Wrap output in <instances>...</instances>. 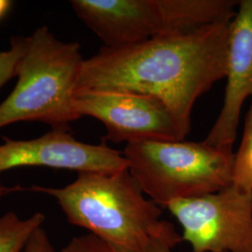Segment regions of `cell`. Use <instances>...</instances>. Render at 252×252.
Returning <instances> with one entry per match:
<instances>
[{"label":"cell","mask_w":252,"mask_h":252,"mask_svg":"<svg viewBox=\"0 0 252 252\" xmlns=\"http://www.w3.org/2000/svg\"><path fill=\"white\" fill-rule=\"evenodd\" d=\"M173 248L163 243H154L152 245L147 252H173Z\"/></svg>","instance_id":"15"},{"label":"cell","mask_w":252,"mask_h":252,"mask_svg":"<svg viewBox=\"0 0 252 252\" xmlns=\"http://www.w3.org/2000/svg\"><path fill=\"white\" fill-rule=\"evenodd\" d=\"M45 220L41 212L26 219L13 211L3 214L0 217V252H24L31 235L43 226Z\"/></svg>","instance_id":"10"},{"label":"cell","mask_w":252,"mask_h":252,"mask_svg":"<svg viewBox=\"0 0 252 252\" xmlns=\"http://www.w3.org/2000/svg\"><path fill=\"white\" fill-rule=\"evenodd\" d=\"M233 184L245 192L252 191V103L245 121L241 144L234 153Z\"/></svg>","instance_id":"11"},{"label":"cell","mask_w":252,"mask_h":252,"mask_svg":"<svg viewBox=\"0 0 252 252\" xmlns=\"http://www.w3.org/2000/svg\"><path fill=\"white\" fill-rule=\"evenodd\" d=\"M74 108L80 117L94 118L104 125L107 134L103 141L132 144L184 140L169 108L153 95L78 90Z\"/></svg>","instance_id":"7"},{"label":"cell","mask_w":252,"mask_h":252,"mask_svg":"<svg viewBox=\"0 0 252 252\" xmlns=\"http://www.w3.org/2000/svg\"><path fill=\"white\" fill-rule=\"evenodd\" d=\"M73 10L107 48L188 33L232 20L234 0H72Z\"/></svg>","instance_id":"4"},{"label":"cell","mask_w":252,"mask_h":252,"mask_svg":"<svg viewBox=\"0 0 252 252\" xmlns=\"http://www.w3.org/2000/svg\"><path fill=\"white\" fill-rule=\"evenodd\" d=\"M24 166H42L78 173H119L128 170L124 153L105 144L77 140L69 130H50L39 137L17 140L3 136L0 145V176ZM18 191V185L6 187L0 180V199Z\"/></svg>","instance_id":"8"},{"label":"cell","mask_w":252,"mask_h":252,"mask_svg":"<svg viewBox=\"0 0 252 252\" xmlns=\"http://www.w3.org/2000/svg\"><path fill=\"white\" fill-rule=\"evenodd\" d=\"M24 252H56L43 226L31 235Z\"/></svg>","instance_id":"14"},{"label":"cell","mask_w":252,"mask_h":252,"mask_svg":"<svg viewBox=\"0 0 252 252\" xmlns=\"http://www.w3.org/2000/svg\"><path fill=\"white\" fill-rule=\"evenodd\" d=\"M232 20L133 45L103 47L84 59L76 91L155 96L169 108L185 139L196 100L225 78Z\"/></svg>","instance_id":"1"},{"label":"cell","mask_w":252,"mask_h":252,"mask_svg":"<svg viewBox=\"0 0 252 252\" xmlns=\"http://www.w3.org/2000/svg\"><path fill=\"white\" fill-rule=\"evenodd\" d=\"M61 252H125L92 234L72 237Z\"/></svg>","instance_id":"13"},{"label":"cell","mask_w":252,"mask_h":252,"mask_svg":"<svg viewBox=\"0 0 252 252\" xmlns=\"http://www.w3.org/2000/svg\"><path fill=\"white\" fill-rule=\"evenodd\" d=\"M27 36H12L8 51H0V89L17 78L19 64L27 51Z\"/></svg>","instance_id":"12"},{"label":"cell","mask_w":252,"mask_h":252,"mask_svg":"<svg viewBox=\"0 0 252 252\" xmlns=\"http://www.w3.org/2000/svg\"><path fill=\"white\" fill-rule=\"evenodd\" d=\"M83 61L78 42H63L47 26L37 27L27 36L17 84L0 104V128L39 122L52 130H70L81 118L74 96Z\"/></svg>","instance_id":"3"},{"label":"cell","mask_w":252,"mask_h":252,"mask_svg":"<svg viewBox=\"0 0 252 252\" xmlns=\"http://www.w3.org/2000/svg\"><path fill=\"white\" fill-rule=\"evenodd\" d=\"M193 252H252V191L234 184L214 193L178 200L166 207Z\"/></svg>","instance_id":"6"},{"label":"cell","mask_w":252,"mask_h":252,"mask_svg":"<svg viewBox=\"0 0 252 252\" xmlns=\"http://www.w3.org/2000/svg\"><path fill=\"white\" fill-rule=\"evenodd\" d=\"M12 4L13 2L9 0H0V21L8 14Z\"/></svg>","instance_id":"16"},{"label":"cell","mask_w":252,"mask_h":252,"mask_svg":"<svg viewBox=\"0 0 252 252\" xmlns=\"http://www.w3.org/2000/svg\"><path fill=\"white\" fill-rule=\"evenodd\" d=\"M224 79L223 105L204 142L234 153L241 109L246 99L252 96V0L239 1L231 22Z\"/></svg>","instance_id":"9"},{"label":"cell","mask_w":252,"mask_h":252,"mask_svg":"<svg viewBox=\"0 0 252 252\" xmlns=\"http://www.w3.org/2000/svg\"><path fill=\"white\" fill-rule=\"evenodd\" d=\"M55 199L67 221L87 230L125 252H147L154 243L171 248L182 237L162 219V207L145 197L128 170L119 173H78L72 183L62 187L20 186Z\"/></svg>","instance_id":"2"},{"label":"cell","mask_w":252,"mask_h":252,"mask_svg":"<svg viewBox=\"0 0 252 252\" xmlns=\"http://www.w3.org/2000/svg\"><path fill=\"white\" fill-rule=\"evenodd\" d=\"M128 171L159 207L220 191L233 184L234 153L203 142L146 141L126 145Z\"/></svg>","instance_id":"5"}]
</instances>
